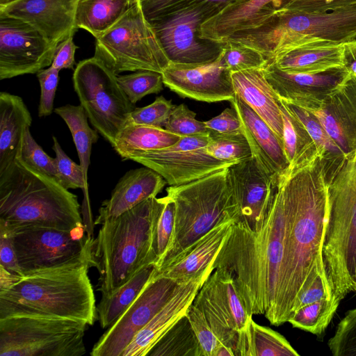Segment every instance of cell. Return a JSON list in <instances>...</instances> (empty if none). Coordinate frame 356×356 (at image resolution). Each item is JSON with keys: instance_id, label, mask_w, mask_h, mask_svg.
<instances>
[{"instance_id": "6da1fadb", "label": "cell", "mask_w": 356, "mask_h": 356, "mask_svg": "<svg viewBox=\"0 0 356 356\" xmlns=\"http://www.w3.org/2000/svg\"><path fill=\"white\" fill-rule=\"evenodd\" d=\"M286 221L277 325L286 323L302 293L326 278L323 247L328 214L327 185L319 158L279 179Z\"/></svg>"}, {"instance_id": "7a4b0ae2", "label": "cell", "mask_w": 356, "mask_h": 356, "mask_svg": "<svg viewBox=\"0 0 356 356\" xmlns=\"http://www.w3.org/2000/svg\"><path fill=\"white\" fill-rule=\"evenodd\" d=\"M286 221L282 193L277 188L261 227L234 221L213 263L229 275L248 313L277 325V307L284 257Z\"/></svg>"}, {"instance_id": "3957f363", "label": "cell", "mask_w": 356, "mask_h": 356, "mask_svg": "<svg viewBox=\"0 0 356 356\" xmlns=\"http://www.w3.org/2000/svg\"><path fill=\"white\" fill-rule=\"evenodd\" d=\"M89 261L37 271L0 289V318L26 315L70 319L92 325L97 319Z\"/></svg>"}, {"instance_id": "277c9868", "label": "cell", "mask_w": 356, "mask_h": 356, "mask_svg": "<svg viewBox=\"0 0 356 356\" xmlns=\"http://www.w3.org/2000/svg\"><path fill=\"white\" fill-rule=\"evenodd\" d=\"M165 202V197L148 198L99 225L91 243L90 260L99 275L102 296L111 295L145 265H156L154 229Z\"/></svg>"}, {"instance_id": "5b68a950", "label": "cell", "mask_w": 356, "mask_h": 356, "mask_svg": "<svg viewBox=\"0 0 356 356\" xmlns=\"http://www.w3.org/2000/svg\"><path fill=\"white\" fill-rule=\"evenodd\" d=\"M0 222L9 229L86 227L77 196L17 156L0 172Z\"/></svg>"}, {"instance_id": "8992f818", "label": "cell", "mask_w": 356, "mask_h": 356, "mask_svg": "<svg viewBox=\"0 0 356 356\" xmlns=\"http://www.w3.org/2000/svg\"><path fill=\"white\" fill-rule=\"evenodd\" d=\"M166 195L175 204V221L168 247L156 263L168 266L184 250L217 225L239 214L227 179V168L187 184L170 186Z\"/></svg>"}, {"instance_id": "52a82bcc", "label": "cell", "mask_w": 356, "mask_h": 356, "mask_svg": "<svg viewBox=\"0 0 356 356\" xmlns=\"http://www.w3.org/2000/svg\"><path fill=\"white\" fill-rule=\"evenodd\" d=\"M328 214L323 247L326 277L340 304L356 275V151L327 186Z\"/></svg>"}, {"instance_id": "ba28073f", "label": "cell", "mask_w": 356, "mask_h": 356, "mask_svg": "<svg viewBox=\"0 0 356 356\" xmlns=\"http://www.w3.org/2000/svg\"><path fill=\"white\" fill-rule=\"evenodd\" d=\"M356 39V3L327 12L277 11L261 26L230 40L261 52L268 60L299 44L314 40L345 43ZM226 40V41H227Z\"/></svg>"}, {"instance_id": "9c48e42d", "label": "cell", "mask_w": 356, "mask_h": 356, "mask_svg": "<svg viewBox=\"0 0 356 356\" xmlns=\"http://www.w3.org/2000/svg\"><path fill=\"white\" fill-rule=\"evenodd\" d=\"M87 325L35 316L0 318V356H82Z\"/></svg>"}, {"instance_id": "30bf717a", "label": "cell", "mask_w": 356, "mask_h": 356, "mask_svg": "<svg viewBox=\"0 0 356 356\" xmlns=\"http://www.w3.org/2000/svg\"><path fill=\"white\" fill-rule=\"evenodd\" d=\"M94 56L117 75L139 70L162 73L170 63L138 1L96 39Z\"/></svg>"}, {"instance_id": "8fae6325", "label": "cell", "mask_w": 356, "mask_h": 356, "mask_svg": "<svg viewBox=\"0 0 356 356\" xmlns=\"http://www.w3.org/2000/svg\"><path fill=\"white\" fill-rule=\"evenodd\" d=\"M117 76L95 56L81 60L72 76L80 105L92 127L111 146L136 108Z\"/></svg>"}, {"instance_id": "7c38bea8", "label": "cell", "mask_w": 356, "mask_h": 356, "mask_svg": "<svg viewBox=\"0 0 356 356\" xmlns=\"http://www.w3.org/2000/svg\"><path fill=\"white\" fill-rule=\"evenodd\" d=\"M85 230L86 227L70 231L40 226L9 229L24 276L85 261L90 264L93 238L85 235Z\"/></svg>"}, {"instance_id": "4fadbf2b", "label": "cell", "mask_w": 356, "mask_h": 356, "mask_svg": "<svg viewBox=\"0 0 356 356\" xmlns=\"http://www.w3.org/2000/svg\"><path fill=\"white\" fill-rule=\"evenodd\" d=\"M208 134L181 136L175 145L130 158L161 175L169 186L199 179L235 163L211 156L206 149Z\"/></svg>"}, {"instance_id": "5bb4252c", "label": "cell", "mask_w": 356, "mask_h": 356, "mask_svg": "<svg viewBox=\"0 0 356 356\" xmlns=\"http://www.w3.org/2000/svg\"><path fill=\"white\" fill-rule=\"evenodd\" d=\"M58 44L28 22L0 14V79L37 74L51 66Z\"/></svg>"}, {"instance_id": "9a60e30c", "label": "cell", "mask_w": 356, "mask_h": 356, "mask_svg": "<svg viewBox=\"0 0 356 356\" xmlns=\"http://www.w3.org/2000/svg\"><path fill=\"white\" fill-rule=\"evenodd\" d=\"M179 283L155 273L137 298L94 344L92 356H122L136 334L165 305Z\"/></svg>"}, {"instance_id": "2e32d148", "label": "cell", "mask_w": 356, "mask_h": 356, "mask_svg": "<svg viewBox=\"0 0 356 356\" xmlns=\"http://www.w3.org/2000/svg\"><path fill=\"white\" fill-rule=\"evenodd\" d=\"M214 15L211 10L194 8L150 24L170 63L198 64L218 58L223 43L199 37L201 24Z\"/></svg>"}, {"instance_id": "e0dca14e", "label": "cell", "mask_w": 356, "mask_h": 356, "mask_svg": "<svg viewBox=\"0 0 356 356\" xmlns=\"http://www.w3.org/2000/svg\"><path fill=\"white\" fill-rule=\"evenodd\" d=\"M193 302L204 312L222 345L230 348L236 356L238 334L252 316L248 313L232 278L214 269Z\"/></svg>"}, {"instance_id": "ac0fdd59", "label": "cell", "mask_w": 356, "mask_h": 356, "mask_svg": "<svg viewBox=\"0 0 356 356\" xmlns=\"http://www.w3.org/2000/svg\"><path fill=\"white\" fill-rule=\"evenodd\" d=\"M161 74L164 86L183 98L211 103L230 102L235 96L232 72L224 64L222 51L212 62L169 63Z\"/></svg>"}, {"instance_id": "d6986e66", "label": "cell", "mask_w": 356, "mask_h": 356, "mask_svg": "<svg viewBox=\"0 0 356 356\" xmlns=\"http://www.w3.org/2000/svg\"><path fill=\"white\" fill-rule=\"evenodd\" d=\"M227 179L239 208L236 222L258 229L266 218L278 181L254 156L227 168Z\"/></svg>"}, {"instance_id": "ffe728a7", "label": "cell", "mask_w": 356, "mask_h": 356, "mask_svg": "<svg viewBox=\"0 0 356 356\" xmlns=\"http://www.w3.org/2000/svg\"><path fill=\"white\" fill-rule=\"evenodd\" d=\"M264 72L280 99L312 112L318 111L327 96L349 76L343 67L319 73H296L282 70L272 62Z\"/></svg>"}, {"instance_id": "44dd1931", "label": "cell", "mask_w": 356, "mask_h": 356, "mask_svg": "<svg viewBox=\"0 0 356 356\" xmlns=\"http://www.w3.org/2000/svg\"><path fill=\"white\" fill-rule=\"evenodd\" d=\"M80 0H17L0 6V14L22 19L50 42L59 44L78 30L76 15Z\"/></svg>"}, {"instance_id": "7402d4cb", "label": "cell", "mask_w": 356, "mask_h": 356, "mask_svg": "<svg viewBox=\"0 0 356 356\" xmlns=\"http://www.w3.org/2000/svg\"><path fill=\"white\" fill-rule=\"evenodd\" d=\"M213 263L198 275L178 284L170 300L136 334L122 356L147 355L161 337L186 314L200 289L214 270Z\"/></svg>"}, {"instance_id": "603a6c76", "label": "cell", "mask_w": 356, "mask_h": 356, "mask_svg": "<svg viewBox=\"0 0 356 356\" xmlns=\"http://www.w3.org/2000/svg\"><path fill=\"white\" fill-rule=\"evenodd\" d=\"M296 0H248L229 6L200 26L199 37L218 43L233 35L256 29Z\"/></svg>"}, {"instance_id": "cb8c5ba5", "label": "cell", "mask_w": 356, "mask_h": 356, "mask_svg": "<svg viewBox=\"0 0 356 356\" xmlns=\"http://www.w3.org/2000/svg\"><path fill=\"white\" fill-rule=\"evenodd\" d=\"M314 113L346 160L356 151V76L349 74Z\"/></svg>"}, {"instance_id": "d4e9b609", "label": "cell", "mask_w": 356, "mask_h": 356, "mask_svg": "<svg viewBox=\"0 0 356 356\" xmlns=\"http://www.w3.org/2000/svg\"><path fill=\"white\" fill-rule=\"evenodd\" d=\"M240 117L243 133L250 145L252 156L277 181L286 172L289 163L282 140L269 125L239 96L230 101Z\"/></svg>"}, {"instance_id": "484cf974", "label": "cell", "mask_w": 356, "mask_h": 356, "mask_svg": "<svg viewBox=\"0 0 356 356\" xmlns=\"http://www.w3.org/2000/svg\"><path fill=\"white\" fill-rule=\"evenodd\" d=\"M166 184L161 175L145 166L128 171L115 185L110 198L102 202L93 225H100L148 198L156 197Z\"/></svg>"}, {"instance_id": "4316f807", "label": "cell", "mask_w": 356, "mask_h": 356, "mask_svg": "<svg viewBox=\"0 0 356 356\" xmlns=\"http://www.w3.org/2000/svg\"><path fill=\"white\" fill-rule=\"evenodd\" d=\"M235 220H229L213 227L184 250L168 266L156 270L155 275L181 283L202 272L215 260Z\"/></svg>"}, {"instance_id": "83f0119b", "label": "cell", "mask_w": 356, "mask_h": 356, "mask_svg": "<svg viewBox=\"0 0 356 356\" xmlns=\"http://www.w3.org/2000/svg\"><path fill=\"white\" fill-rule=\"evenodd\" d=\"M235 94L247 103L282 140L280 98L266 80L264 68L232 72Z\"/></svg>"}, {"instance_id": "f1b7e54d", "label": "cell", "mask_w": 356, "mask_h": 356, "mask_svg": "<svg viewBox=\"0 0 356 356\" xmlns=\"http://www.w3.org/2000/svg\"><path fill=\"white\" fill-rule=\"evenodd\" d=\"M343 43L314 40L292 47L272 60L279 69L296 73H319L343 67Z\"/></svg>"}, {"instance_id": "f546056e", "label": "cell", "mask_w": 356, "mask_h": 356, "mask_svg": "<svg viewBox=\"0 0 356 356\" xmlns=\"http://www.w3.org/2000/svg\"><path fill=\"white\" fill-rule=\"evenodd\" d=\"M32 123L31 113L18 95L0 92V172L15 159L25 131Z\"/></svg>"}, {"instance_id": "4dcf8cb0", "label": "cell", "mask_w": 356, "mask_h": 356, "mask_svg": "<svg viewBox=\"0 0 356 356\" xmlns=\"http://www.w3.org/2000/svg\"><path fill=\"white\" fill-rule=\"evenodd\" d=\"M181 136L161 127L127 123L116 136L113 147L123 159L177 143Z\"/></svg>"}, {"instance_id": "1f68e13d", "label": "cell", "mask_w": 356, "mask_h": 356, "mask_svg": "<svg viewBox=\"0 0 356 356\" xmlns=\"http://www.w3.org/2000/svg\"><path fill=\"white\" fill-rule=\"evenodd\" d=\"M280 100L300 120L312 138L317 148L323 177L328 186L345 163V157L332 142L314 112L283 99Z\"/></svg>"}, {"instance_id": "d6a6232c", "label": "cell", "mask_w": 356, "mask_h": 356, "mask_svg": "<svg viewBox=\"0 0 356 356\" xmlns=\"http://www.w3.org/2000/svg\"><path fill=\"white\" fill-rule=\"evenodd\" d=\"M138 0H80L76 26L99 38L115 25Z\"/></svg>"}, {"instance_id": "836d02e7", "label": "cell", "mask_w": 356, "mask_h": 356, "mask_svg": "<svg viewBox=\"0 0 356 356\" xmlns=\"http://www.w3.org/2000/svg\"><path fill=\"white\" fill-rule=\"evenodd\" d=\"M280 108L283 122V147L289 163L288 172L310 164L318 157V154L316 146L304 124L286 108L280 99Z\"/></svg>"}, {"instance_id": "e575fe53", "label": "cell", "mask_w": 356, "mask_h": 356, "mask_svg": "<svg viewBox=\"0 0 356 356\" xmlns=\"http://www.w3.org/2000/svg\"><path fill=\"white\" fill-rule=\"evenodd\" d=\"M286 338L252 318L239 334L236 356H299Z\"/></svg>"}, {"instance_id": "d590c367", "label": "cell", "mask_w": 356, "mask_h": 356, "mask_svg": "<svg viewBox=\"0 0 356 356\" xmlns=\"http://www.w3.org/2000/svg\"><path fill=\"white\" fill-rule=\"evenodd\" d=\"M156 270L154 263L140 269L126 283L108 296H102L97 305V320L102 328L110 327L137 298Z\"/></svg>"}, {"instance_id": "8d00e7d4", "label": "cell", "mask_w": 356, "mask_h": 356, "mask_svg": "<svg viewBox=\"0 0 356 356\" xmlns=\"http://www.w3.org/2000/svg\"><path fill=\"white\" fill-rule=\"evenodd\" d=\"M54 112L65 121L71 132L79 164L83 172L86 185L88 188V171L92 145L99 138L98 131L89 126L88 118L81 105L67 104L56 108Z\"/></svg>"}, {"instance_id": "74e56055", "label": "cell", "mask_w": 356, "mask_h": 356, "mask_svg": "<svg viewBox=\"0 0 356 356\" xmlns=\"http://www.w3.org/2000/svg\"><path fill=\"white\" fill-rule=\"evenodd\" d=\"M248 0H138L142 12L149 24L163 20L186 10L206 8L216 15L229 6Z\"/></svg>"}, {"instance_id": "f35d334b", "label": "cell", "mask_w": 356, "mask_h": 356, "mask_svg": "<svg viewBox=\"0 0 356 356\" xmlns=\"http://www.w3.org/2000/svg\"><path fill=\"white\" fill-rule=\"evenodd\" d=\"M148 356H201L197 339L186 316L154 345Z\"/></svg>"}, {"instance_id": "ab89813d", "label": "cell", "mask_w": 356, "mask_h": 356, "mask_svg": "<svg viewBox=\"0 0 356 356\" xmlns=\"http://www.w3.org/2000/svg\"><path fill=\"white\" fill-rule=\"evenodd\" d=\"M339 305L329 298L311 300L300 305L287 322L293 327L321 335L329 325Z\"/></svg>"}, {"instance_id": "60d3db41", "label": "cell", "mask_w": 356, "mask_h": 356, "mask_svg": "<svg viewBox=\"0 0 356 356\" xmlns=\"http://www.w3.org/2000/svg\"><path fill=\"white\" fill-rule=\"evenodd\" d=\"M52 149L56 154L55 163L57 181L67 189L81 188L83 193V212L85 219L92 224L88 188L86 185L83 172L80 164L73 161L63 151L57 138L53 136Z\"/></svg>"}, {"instance_id": "b9f144b4", "label": "cell", "mask_w": 356, "mask_h": 356, "mask_svg": "<svg viewBox=\"0 0 356 356\" xmlns=\"http://www.w3.org/2000/svg\"><path fill=\"white\" fill-rule=\"evenodd\" d=\"M209 136L207 152L217 159L236 163L252 156L250 145L243 133L221 134L209 130Z\"/></svg>"}, {"instance_id": "7bdbcfd3", "label": "cell", "mask_w": 356, "mask_h": 356, "mask_svg": "<svg viewBox=\"0 0 356 356\" xmlns=\"http://www.w3.org/2000/svg\"><path fill=\"white\" fill-rule=\"evenodd\" d=\"M118 81L130 102L136 104L145 96L156 94L163 89L161 73L139 70L117 76Z\"/></svg>"}, {"instance_id": "ee69618b", "label": "cell", "mask_w": 356, "mask_h": 356, "mask_svg": "<svg viewBox=\"0 0 356 356\" xmlns=\"http://www.w3.org/2000/svg\"><path fill=\"white\" fill-rule=\"evenodd\" d=\"M222 55L225 67L231 72L263 69L268 63L261 52L230 40L223 42Z\"/></svg>"}, {"instance_id": "f6af8a7d", "label": "cell", "mask_w": 356, "mask_h": 356, "mask_svg": "<svg viewBox=\"0 0 356 356\" xmlns=\"http://www.w3.org/2000/svg\"><path fill=\"white\" fill-rule=\"evenodd\" d=\"M17 156L30 167L57 181L55 159L49 156L36 143L30 132V127H27L25 131Z\"/></svg>"}, {"instance_id": "bcb514c9", "label": "cell", "mask_w": 356, "mask_h": 356, "mask_svg": "<svg viewBox=\"0 0 356 356\" xmlns=\"http://www.w3.org/2000/svg\"><path fill=\"white\" fill-rule=\"evenodd\" d=\"M327 346L334 356H356V308L340 321Z\"/></svg>"}, {"instance_id": "7dc6e473", "label": "cell", "mask_w": 356, "mask_h": 356, "mask_svg": "<svg viewBox=\"0 0 356 356\" xmlns=\"http://www.w3.org/2000/svg\"><path fill=\"white\" fill-rule=\"evenodd\" d=\"M164 128L180 136L208 134L209 129L204 122L196 119V113L184 104L175 106Z\"/></svg>"}, {"instance_id": "c3c4849f", "label": "cell", "mask_w": 356, "mask_h": 356, "mask_svg": "<svg viewBox=\"0 0 356 356\" xmlns=\"http://www.w3.org/2000/svg\"><path fill=\"white\" fill-rule=\"evenodd\" d=\"M186 316L197 339L201 356H213L222 343L213 331L204 312L193 302L188 309Z\"/></svg>"}, {"instance_id": "681fc988", "label": "cell", "mask_w": 356, "mask_h": 356, "mask_svg": "<svg viewBox=\"0 0 356 356\" xmlns=\"http://www.w3.org/2000/svg\"><path fill=\"white\" fill-rule=\"evenodd\" d=\"M175 106L171 100L163 96L157 97L149 105L136 108L131 113L127 123L164 127Z\"/></svg>"}, {"instance_id": "f907efd6", "label": "cell", "mask_w": 356, "mask_h": 356, "mask_svg": "<svg viewBox=\"0 0 356 356\" xmlns=\"http://www.w3.org/2000/svg\"><path fill=\"white\" fill-rule=\"evenodd\" d=\"M165 197V204L157 217L154 229L153 250L157 257L156 263L168 247L174 227L175 204L167 195Z\"/></svg>"}, {"instance_id": "816d5d0a", "label": "cell", "mask_w": 356, "mask_h": 356, "mask_svg": "<svg viewBox=\"0 0 356 356\" xmlns=\"http://www.w3.org/2000/svg\"><path fill=\"white\" fill-rule=\"evenodd\" d=\"M59 70L51 65L40 70L37 74L41 95L38 106V116L50 115L54 110V101L58 83Z\"/></svg>"}, {"instance_id": "f5cc1de1", "label": "cell", "mask_w": 356, "mask_h": 356, "mask_svg": "<svg viewBox=\"0 0 356 356\" xmlns=\"http://www.w3.org/2000/svg\"><path fill=\"white\" fill-rule=\"evenodd\" d=\"M0 269L17 277L24 276L18 264L9 229L0 222Z\"/></svg>"}, {"instance_id": "db71d44e", "label": "cell", "mask_w": 356, "mask_h": 356, "mask_svg": "<svg viewBox=\"0 0 356 356\" xmlns=\"http://www.w3.org/2000/svg\"><path fill=\"white\" fill-rule=\"evenodd\" d=\"M204 124L209 130L221 134L243 133L241 120L236 108L233 106L226 108L218 115L205 121Z\"/></svg>"}, {"instance_id": "11a10c76", "label": "cell", "mask_w": 356, "mask_h": 356, "mask_svg": "<svg viewBox=\"0 0 356 356\" xmlns=\"http://www.w3.org/2000/svg\"><path fill=\"white\" fill-rule=\"evenodd\" d=\"M356 3V0H296L286 8L302 12H327Z\"/></svg>"}, {"instance_id": "9f6ffc18", "label": "cell", "mask_w": 356, "mask_h": 356, "mask_svg": "<svg viewBox=\"0 0 356 356\" xmlns=\"http://www.w3.org/2000/svg\"><path fill=\"white\" fill-rule=\"evenodd\" d=\"M73 36H69L57 45L51 66L59 71L74 67V54L78 47L74 42Z\"/></svg>"}, {"instance_id": "6f0895ef", "label": "cell", "mask_w": 356, "mask_h": 356, "mask_svg": "<svg viewBox=\"0 0 356 356\" xmlns=\"http://www.w3.org/2000/svg\"><path fill=\"white\" fill-rule=\"evenodd\" d=\"M342 60L348 74L356 76V39L343 43Z\"/></svg>"}, {"instance_id": "680465c9", "label": "cell", "mask_w": 356, "mask_h": 356, "mask_svg": "<svg viewBox=\"0 0 356 356\" xmlns=\"http://www.w3.org/2000/svg\"><path fill=\"white\" fill-rule=\"evenodd\" d=\"M17 0H0V6L6 5Z\"/></svg>"}, {"instance_id": "91938a15", "label": "cell", "mask_w": 356, "mask_h": 356, "mask_svg": "<svg viewBox=\"0 0 356 356\" xmlns=\"http://www.w3.org/2000/svg\"><path fill=\"white\" fill-rule=\"evenodd\" d=\"M353 291H356V275H355V280H354Z\"/></svg>"}]
</instances>
